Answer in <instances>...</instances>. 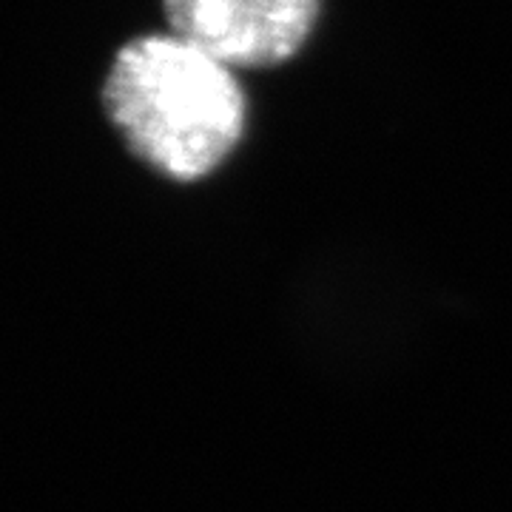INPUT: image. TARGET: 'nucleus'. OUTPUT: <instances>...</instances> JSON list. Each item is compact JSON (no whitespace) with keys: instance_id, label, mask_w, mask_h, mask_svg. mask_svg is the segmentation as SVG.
Returning a JSON list of instances; mask_svg holds the SVG:
<instances>
[{"instance_id":"nucleus-2","label":"nucleus","mask_w":512,"mask_h":512,"mask_svg":"<svg viewBox=\"0 0 512 512\" xmlns=\"http://www.w3.org/2000/svg\"><path fill=\"white\" fill-rule=\"evenodd\" d=\"M322 0H163L174 35L231 69H271L311 37Z\"/></svg>"},{"instance_id":"nucleus-1","label":"nucleus","mask_w":512,"mask_h":512,"mask_svg":"<svg viewBox=\"0 0 512 512\" xmlns=\"http://www.w3.org/2000/svg\"><path fill=\"white\" fill-rule=\"evenodd\" d=\"M103 106L126 146L177 183L217 171L248 114L237 69L174 32L128 40L111 60Z\"/></svg>"}]
</instances>
